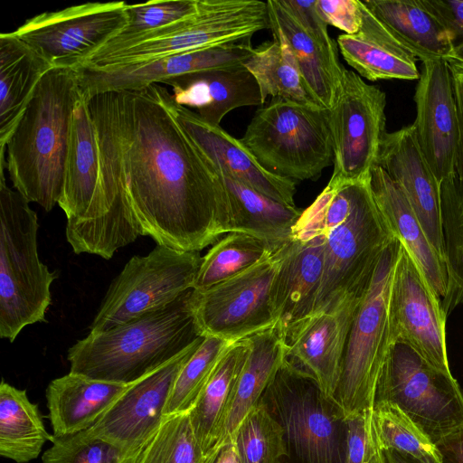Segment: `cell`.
<instances>
[{
    "mask_svg": "<svg viewBox=\"0 0 463 463\" xmlns=\"http://www.w3.org/2000/svg\"><path fill=\"white\" fill-rule=\"evenodd\" d=\"M87 104L99 179L79 253L109 260L139 236L200 251L230 232L224 184L179 122L166 88L104 92Z\"/></svg>",
    "mask_w": 463,
    "mask_h": 463,
    "instance_id": "6da1fadb",
    "label": "cell"
},
{
    "mask_svg": "<svg viewBox=\"0 0 463 463\" xmlns=\"http://www.w3.org/2000/svg\"><path fill=\"white\" fill-rule=\"evenodd\" d=\"M80 98L78 70L52 67L37 84L5 145L14 190L46 212L61 195L71 119Z\"/></svg>",
    "mask_w": 463,
    "mask_h": 463,
    "instance_id": "7a4b0ae2",
    "label": "cell"
},
{
    "mask_svg": "<svg viewBox=\"0 0 463 463\" xmlns=\"http://www.w3.org/2000/svg\"><path fill=\"white\" fill-rule=\"evenodd\" d=\"M192 291L125 324L89 333L68 350L70 372L128 385L165 364L201 337Z\"/></svg>",
    "mask_w": 463,
    "mask_h": 463,
    "instance_id": "3957f363",
    "label": "cell"
},
{
    "mask_svg": "<svg viewBox=\"0 0 463 463\" xmlns=\"http://www.w3.org/2000/svg\"><path fill=\"white\" fill-rule=\"evenodd\" d=\"M0 174V336L13 343L27 326L46 322L57 272L39 259L36 213Z\"/></svg>",
    "mask_w": 463,
    "mask_h": 463,
    "instance_id": "277c9868",
    "label": "cell"
},
{
    "mask_svg": "<svg viewBox=\"0 0 463 463\" xmlns=\"http://www.w3.org/2000/svg\"><path fill=\"white\" fill-rule=\"evenodd\" d=\"M269 172L295 183L317 180L334 161L329 109L273 99L240 139Z\"/></svg>",
    "mask_w": 463,
    "mask_h": 463,
    "instance_id": "5b68a950",
    "label": "cell"
},
{
    "mask_svg": "<svg viewBox=\"0 0 463 463\" xmlns=\"http://www.w3.org/2000/svg\"><path fill=\"white\" fill-rule=\"evenodd\" d=\"M401 247L395 238L384 249L352 321L334 398L345 417L373 409L383 366L395 344L390 298Z\"/></svg>",
    "mask_w": 463,
    "mask_h": 463,
    "instance_id": "8992f818",
    "label": "cell"
},
{
    "mask_svg": "<svg viewBox=\"0 0 463 463\" xmlns=\"http://www.w3.org/2000/svg\"><path fill=\"white\" fill-rule=\"evenodd\" d=\"M265 29H270L267 1L197 0L192 15L94 54L81 68L140 63L251 39Z\"/></svg>",
    "mask_w": 463,
    "mask_h": 463,
    "instance_id": "52a82bcc",
    "label": "cell"
},
{
    "mask_svg": "<svg viewBox=\"0 0 463 463\" xmlns=\"http://www.w3.org/2000/svg\"><path fill=\"white\" fill-rule=\"evenodd\" d=\"M260 401L298 463H345V416L310 374L286 359Z\"/></svg>",
    "mask_w": 463,
    "mask_h": 463,
    "instance_id": "ba28073f",
    "label": "cell"
},
{
    "mask_svg": "<svg viewBox=\"0 0 463 463\" xmlns=\"http://www.w3.org/2000/svg\"><path fill=\"white\" fill-rule=\"evenodd\" d=\"M393 239L373 198L370 177L361 180L349 216L326 236L324 271L313 314L362 298L382 253Z\"/></svg>",
    "mask_w": 463,
    "mask_h": 463,
    "instance_id": "9c48e42d",
    "label": "cell"
},
{
    "mask_svg": "<svg viewBox=\"0 0 463 463\" xmlns=\"http://www.w3.org/2000/svg\"><path fill=\"white\" fill-rule=\"evenodd\" d=\"M202 261L199 251L156 245L133 256L111 282L90 326L99 333L157 310L194 289Z\"/></svg>",
    "mask_w": 463,
    "mask_h": 463,
    "instance_id": "30bf717a",
    "label": "cell"
},
{
    "mask_svg": "<svg viewBox=\"0 0 463 463\" xmlns=\"http://www.w3.org/2000/svg\"><path fill=\"white\" fill-rule=\"evenodd\" d=\"M379 401L398 406L435 444L463 427V392L452 373L402 342H395L383 366Z\"/></svg>",
    "mask_w": 463,
    "mask_h": 463,
    "instance_id": "8fae6325",
    "label": "cell"
},
{
    "mask_svg": "<svg viewBox=\"0 0 463 463\" xmlns=\"http://www.w3.org/2000/svg\"><path fill=\"white\" fill-rule=\"evenodd\" d=\"M285 244L248 270L203 290L193 289L197 333L232 343L275 326L272 288Z\"/></svg>",
    "mask_w": 463,
    "mask_h": 463,
    "instance_id": "7c38bea8",
    "label": "cell"
},
{
    "mask_svg": "<svg viewBox=\"0 0 463 463\" xmlns=\"http://www.w3.org/2000/svg\"><path fill=\"white\" fill-rule=\"evenodd\" d=\"M386 95L356 72L344 68L329 109L333 142V173L328 184L370 177L386 134Z\"/></svg>",
    "mask_w": 463,
    "mask_h": 463,
    "instance_id": "4fadbf2b",
    "label": "cell"
},
{
    "mask_svg": "<svg viewBox=\"0 0 463 463\" xmlns=\"http://www.w3.org/2000/svg\"><path fill=\"white\" fill-rule=\"evenodd\" d=\"M126 5L95 2L45 12L14 33L52 67L77 70L126 25Z\"/></svg>",
    "mask_w": 463,
    "mask_h": 463,
    "instance_id": "5bb4252c",
    "label": "cell"
},
{
    "mask_svg": "<svg viewBox=\"0 0 463 463\" xmlns=\"http://www.w3.org/2000/svg\"><path fill=\"white\" fill-rule=\"evenodd\" d=\"M390 313L395 342L410 345L432 366L451 373L441 299L402 245L392 283Z\"/></svg>",
    "mask_w": 463,
    "mask_h": 463,
    "instance_id": "9a60e30c",
    "label": "cell"
},
{
    "mask_svg": "<svg viewBox=\"0 0 463 463\" xmlns=\"http://www.w3.org/2000/svg\"><path fill=\"white\" fill-rule=\"evenodd\" d=\"M203 338L199 337L171 361L128 384L87 430L126 451L140 447L162 423L175 378Z\"/></svg>",
    "mask_w": 463,
    "mask_h": 463,
    "instance_id": "2e32d148",
    "label": "cell"
},
{
    "mask_svg": "<svg viewBox=\"0 0 463 463\" xmlns=\"http://www.w3.org/2000/svg\"><path fill=\"white\" fill-rule=\"evenodd\" d=\"M253 48L247 39L140 63L80 68V97L87 101L104 92L137 90L187 73L244 64Z\"/></svg>",
    "mask_w": 463,
    "mask_h": 463,
    "instance_id": "e0dca14e",
    "label": "cell"
},
{
    "mask_svg": "<svg viewBox=\"0 0 463 463\" xmlns=\"http://www.w3.org/2000/svg\"><path fill=\"white\" fill-rule=\"evenodd\" d=\"M416 139L440 184L455 175L458 122L449 63L444 59L422 61L414 94Z\"/></svg>",
    "mask_w": 463,
    "mask_h": 463,
    "instance_id": "ac0fdd59",
    "label": "cell"
},
{
    "mask_svg": "<svg viewBox=\"0 0 463 463\" xmlns=\"http://www.w3.org/2000/svg\"><path fill=\"white\" fill-rule=\"evenodd\" d=\"M375 165L384 170L401 188L444 262L439 184L422 155L412 124L386 132Z\"/></svg>",
    "mask_w": 463,
    "mask_h": 463,
    "instance_id": "d6986e66",
    "label": "cell"
},
{
    "mask_svg": "<svg viewBox=\"0 0 463 463\" xmlns=\"http://www.w3.org/2000/svg\"><path fill=\"white\" fill-rule=\"evenodd\" d=\"M363 297L348 299L333 310L311 315L286 338L288 361L310 374L323 393L333 400L349 330Z\"/></svg>",
    "mask_w": 463,
    "mask_h": 463,
    "instance_id": "ffe728a7",
    "label": "cell"
},
{
    "mask_svg": "<svg viewBox=\"0 0 463 463\" xmlns=\"http://www.w3.org/2000/svg\"><path fill=\"white\" fill-rule=\"evenodd\" d=\"M99 179V155L87 101H77L70 130L59 206L65 213L66 239L74 251L84 233Z\"/></svg>",
    "mask_w": 463,
    "mask_h": 463,
    "instance_id": "44dd1931",
    "label": "cell"
},
{
    "mask_svg": "<svg viewBox=\"0 0 463 463\" xmlns=\"http://www.w3.org/2000/svg\"><path fill=\"white\" fill-rule=\"evenodd\" d=\"M175 110L185 131L218 170L276 201L295 205V182L267 171L240 139L221 126L205 122L175 102Z\"/></svg>",
    "mask_w": 463,
    "mask_h": 463,
    "instance_id": "7402d4cb",
    "label": "cell"
},
{
    "mask_svg": "<svg viewBox=\"0 0 463 463\" xmlns=\"http://www.w3.org/2000/svg\"><path fill=\"white\" fill-rule=\"evenodd\" d=\"M325 241L326 237H317L285 244L272 288L275 326L285 339L314 312L324 271Z\"/></svg>",
    "mask_w": 463,
    "mask_h": 463,
    "instance_id": "603a6c76",
    "label": "cell"
},
{
    "mask_svg": "<svg viewBox=\"0 0 463 463\" xmlns=\"http://www.w3.org/2000/svg\"><path fill=\"white\" fill-rule=\"evenodd\" d=\"M163 83L172 88L177 105L194 109L211 125L220 126L235 109L263 104L259 84L243 64L187 73Z\"/></svg>",
    "mask_w": 463,
    "mask_h": 463,
    "instance_id": "cb8c5ba5",
    "label": "cell"
},
{
    "mask_svg": "<svg viewBox=\"0 0 463 463\" xmlns=\"http://www.w3.org/2000/svg\"><path fill=\"white\" fill-rule=\"evenodd\" d=\"M363 19L355 34L342 33L337 46L345 61L369 80H419L411 51L363 3Z\"/></svg>",
    "mask_w": 463,
    "mask_h": 463,
    "instance_id": "d4e9b609",
    "label": "cell"
},
{
    "mask_svg": "<svg viewBox=\"0 0 463 463\" xmlns=\"http://www.w3.org/2000/svg\"><path fill=\"white\" fill-rule=\"evenodd\" d=\"M370 184L375 203L395 238L414 260L440 299L444 298L448 291L445 264L430 244L404 194L378 165L371 170Z\"/></svg>",
    "mask_w": 463,
    "mask_h": 463,
    "instance_id": "484cf974",
    "label": "cell"
},
{
    "mask_svg": "<svg viewBox=\"0 0 463 463\" xmlns=\"http://www.w3.org/2000/svg\"><path fill=\"white\" fill-rule=\"evenodd\" d=\"M270 26L284 35L296 59L301 76L316 100L329 109L343 76L337 43H326L307 32L282 4L269 0Z\"/></svg>",
    "mask_w": 463,
    "mask_h": 463,
    "instance_id": "4316f807",
    "label": "cell"
},
{
    "mask_svg": "<svg viewBox=\"0 0 463 463\" xmlns=\"http://www.w3.org/2000/svg\"><path fill=\"white\" fill-rule=\"evenodd\" d=\"M128 385L71 372L53 379L45 391L52 435L60 437L90 429Z\"/></svg>",
    "mask_w": 463,
    "mask_h": 463,
    "instance_id": "83f0119b",
    "label": "cell"
},
{
    "mask_svg": "<svg viewBox=\"0 0 463 463\" xmlns=\"http://www.w3.org/2000/svg\"><path fill=\"white\" fill-rule=\"evenodd\" d=\"M247 340L250 350L234 387L216 452L232 440L240 424L260 402L287 359L286 339L275 326Z\"/></svg>",
    "mask_w": 463,
    "mask_h": 463,
    "instance_id": "f1b7e54d",
    "label": "cell"
},
{
    "mask_svg": "<svg viewBox=\"0 0 463 463\" xmlns=\"http://www.w3.org/2000/svg\"><path fill=\"white\" fill-rule=\"evenodd\" d=\"M52 66L14 32L0 34V155L33 93Z\"/></svg>",
    "mask_w": 463,
    "mask_h": 463,
    "instance_id": "f546056e",
    "label": "cell"
},
{
    "mask_svg": "<svg viewBox=\"0 0 463 463\" xmlns=\"http://www.w3.org/2000/svg\"><path fill=\"white\" fill-rule=\"evenodd\" d=\"M217 171L228 197L230 232L248 233L277 245L291 239L302 210L276 201L230 175Z\"/></svg>",
    "mask_w": 463,
    "mask_h": 463,
    "instance_id": "4dcf8cb0",
    "label": "cell"
},
{
    "mask_svg": "<svg viewBox=\"0 0 463 463\" xmlns=\"http://www.w3.org/2000/svg\"><path fill=\"white\" fill-rule=\"evenodd\" d=\"M365 6L411 51L416 59L447 60L451 35L420 0H365Z\"/></svg>",
    "mask_w": 463,
    "mask_h": 463,
    "instance_id": "1f68e13d",
    "label": "cell"
},
{
    "mask_svg": "<svg viewBox=\"0 0 463 463\" xmlns=\"http://www.w3.org/2000/svg\"><path fill=\"white\" fill-rule=\"evenodd\" d=\"M249 350L247 338L229 346L189 411L195 437L206 457L216 453L234 387Z\"/></svg>",
    "mask_w": 463,
    "mask_h": 463,
    "instance_id": "d6a6232c",
    "label": "cell"
},
{
    "mask_svg": "<svg viewBox=\"0 0 463 463\" xmlns=\"http://www.w3.org/2000/svg\"><path fill=\"white\" fill-rule=\"evenodd\" d=\"M38 405L25 390L3 379L0 384V455L16 463L37 458L44 444L51 441Z\"/></svg>",
    "mask_w": 463,
    "mask_h": 463,
    "instance_id": "836d02e7",
    "label": "cell"
},
{
    "mask_svg": "<svg viewBox=\"0 0 463 463\" xmlns=\"http://www.w3.org/2000/svg\"><path fill=\"white\" fill-rule=\"evenodd\" d=\"M270 29L272 41L253 48L243 64L259 84L262 103L271 96L273 99L322 107L307 89L284 35L275 26H270Z\"/></svg>",
    "mask_w": 463,
    "mask_h": 463,
    "instance_id": "e575fe53",
    "label": "cell"
},
{
    "mask_svg": "<svg viewBox=\"0 0 463 463\" xmlns=\"http://www.w3.org/2000/svg\"><path fill=\"white\" fill-rule=\"evenodd\" d=\"M281 245L248 233H227L202 257L194 289L209 288L248 270Z\"/></svg>",
    "mask_w": 463,
    "mask_h": 463,
    "instance_id": "d590c367",
    "label": "cell"
},
{
    "mask_svg": "<svg viewBox=\"0 0 463 463\" xmlns=\"http://www.w3.org/2000/svg\"><path fill=\"white\" fill-rule=\"evenodd\" d=\"M444 263L448 291L441 306L448 316L463 304V180L456 175L439 184Z\"/></svg>",
    "mask_w": 463,
    "mask_h": 463,
    "instance_id": "8d00e7d4",
    "label": "cell"
},
{
    "mask_svg": "<svg viewBox=\"0 0 463 463\" xmlns=\"http://www.w3.org/2000/svg\"><path fill=\"white\" fill-rule=\"evenodd\" d=\"M372 419L381 450L396 451L420 463H442L436 444L395 404L375 402Z\"/></svg>",
    "mask_w": 463,
    "mask_h": 463,
    "instance_id": "74e56055",
    "label": "cell"
},
{
    "mask_svg": "<svg viewBox=\"0 0 463 463\" xmlns=\"http://www.w3.org/2000/svg\"><path fill=\"white\" fill-rule=\"evenodd\" d=\"M213 457L203 453L186 412L165 416L157 430L133 452L131 463H210Z\"/></svg>",
    "mask_w": 463,
    "mask_h": 463,
    "instance_id": "f35d334b",
    "label": "cell"
},
{
    "mask_svg": "<svg viewBox=\"0 0 463 463\" xmlns=\"http://www.w3.org/2000/svg\"><path fill=\"white\" fill-rule=\"evenodd\" d=\"M232 440L241 463H280L288 456L283 430L262 401L245 417Z\"/></svg>",
    "mask_w": 463,
    "mask_h": 463,
    "instance_id": "ab89813d",
    "label": "cell"
},
{
    "mask_svg": "<svg viewBox=\"0 0 463 463\" xmlns=\"http://www.w3.org/2000/svg\"><path fill=\"white\" fill-rule=\"evenodd\" d=\"M232 344L215 336L203 338L176 376L165 416L186 413L194 408L219 360Z\"/></svg>",
    "mask_w": 463,
    "mask_h": 463,
    "instance_id": "60d3db41",
    "label": "cell"
},
{
    "mask_svg": "<svg viewBox=\"0 0 463 463\" xmlns=\"http://www.w3.org/2000/svg\"><path fill=\"white\" fill-rule=\"evenodd\" d=\"M360 181L327 184L315 201L302 211L290 240L307 241L326 237L345 222L353 209Z\"/></svg>",
    "mask_w": 463,
    "mask_h": 463,
    "instance_id": "b9f144b4",
    "label": "cell"
},
{
    "mask_svg": "<svg viewBox=\"0 0 463 463\" xmlns=\"http://www.w3.org/2000/svg\"><path fill=\"white\" fill-rule=\"evenodd\" d=\"M197 10V0L149 1L128 5L125 12L127 24L94 54L109 52L140 35L184 19ZM93 54V55H94Z\"/></svg>",
    "mask_w": 463,
    "mask_h": 463,
    "instance_id": "7bdbcfd3",
    "label": "cell"
},
{
    "mask_svg": "<svg viewBox=\"0 0 463 463\" xmlns=\"http://www.w3.org/2000/svg\"><path fill=\"white\" fill-rule=\"evenodd\" d=\"M42 463H124L132 451L90 434L87 430L52 437ZM134 451V450H133Z\"/></svg>",
    "mask_w": 463,
    "mask_h": 463,
    "instance_id": "ee69618b",
    "label": "cell"
},
{
    "mask_svg": "<svg viewBox=\"0 0 463 463\" xmlns=\"http://www.w3.org/2000/svg\"><path fill=\"white\" fill-rule=\"evenodd\" d=\"M372 410L345 417V463H366L378 447L373 426Z\"/></svg>",
    "mask_w": 463,
    "mask_h": 463,
    "instance_id": "f6af8a7d",
    "label": "cell"
},
{
    "mask_svg": "<svg viewBox=\"0 0 463 463\" xmlns=\"http://www.w3.org/2000/svg\"><path fill=\"white\" fill-rule=\"evenodd\" d=\"M317 8L327 25H333L345 34L359 32L363 19L360 0H317Z\"/></svg>",
    "mask_w": 463,
    "mask_h": 463,
    "instance_id": "bcb514c9",
    "label": "cell"
},
{
    "mask_svg": "<svg viewBox=\"0 0 463 463\" xmlns=\"http://www.w3.org/2000/svg\"><path fill=\"white\" fill-rule=\"evenodd\" d=\"M451 35L454 45L463 43V0H420Z\"/></svg>",
    "mask_w": 463,
    "mask_h": 463,
    "instance_id": "7dc6e473",
    "label": "cell"
},
{
    "mask_svg": "<svg viewBox=\"0 0 463 463\" xmlns=\"http://www.w3.org/2000/svg\"><path fill=\"white\" fill-rule=\"evenodd\" d=\"M281 2L307 32L324 43H335L329 35L327 24L317 11V0H281Z\"/></svg>",
    "mask_w": 463,
    "mask_h": 463,
    "instance_id": "c3c4849f",
    "label": "cell"
},
{
    "mask_svg": "<svg viewBox=\"0 0 463 463\" xmlns=\"http://www.w3.org/2000/svg\"><path fill=\"white\" fill-rule=\"evenodd\" d=\"M451 73L458 122V143L455 162V175L463 180V65L448 61Z\"/></svg>",
    "mask_w": 463,
    "mask_h": 463,
    "instance_id": "681fc988",
    "label": "cell"
},
{
    "mask_svg": "<svg viewBox=\"0 0 463 463\" xmlns=\"http://www.w3.org/2000/svg\"><path fill=\"white\" fill-rule=\"evenodd\" d=\"M442 463H463V427L436 443Z\"/></svg>",
    "mask_w": 463,
    "mask_h": 463,
    "instance_id": "f907efd6",
    "label": "cell"
},
{
    "mask_svg": "<svg viewBox=\"0 0 463 463\" xmlns=\"http://www.w3.org/2000/svg\"><path fill=\"white\" fill-rule=\"evenodd\" d=\"M210 463H241L233 440L223 445Z\"/></svg>",
    "mask_w": 463,
    "mask_h": 463,
    "instance_id": "816d5d0a",
    "label": "cell"
},
{
    "mask_svg": "<svg viewBox=\"0 0 463 463\" xmlns=\"http://www.w3.org/2000/svg\"><path fill=\"white\" fill-rule=\"evenodd\" d=\"M385 463H420V461L392 450H382Z\"/></svg>",
    "mask_w": 463,
    "mask_h": 463,
    "instance_id": "f5cc1de1",
    "label": "cell"
},
{
    "mask_svg": "<svg viewBox=\"0 0 463 463\" xmlns=\"http://www.w3.org/2000/svg\"><path fill=\"white\" fill-rule=\"evenodd\" d=\"M446 61H454L463 65V43H457L453 46V49Z\"/></svg>",
    "mask_w": 463,
    "mask_h": 463,
    "instance_id": "db71d44e",
    "label": "cell"
},
{
    "mask_svg": "<svg viewBox=\"0 0 463 463\" xmlns=\"http://www.w3.org/2000/svg\"><path fill=\"white\" fill-rule=\"evenodd\" d=\"M366 463H385L383 453L380 449L379 446L376 448Z\"/></svg>",
    "mask_w": 463,
    "mask_h": 463,
    "instance_id": "11a10c76",
    "label": "cell"
},
{
    "mask_svg": "<svg viewBox=\"0 0 463 463\" xmlns=\"http://www.w3.org/2000/svg\"><path fill=\"white\" fill-rule=\"evenodd\" d=\"M135 450H136V449H135ZM135 450H134V451H135ZM134 451H132V452H131V453L127 457V458L125 459L124 463H131V458H132V455H133V452H134Z\"/></svg>",
    "mask_w": 463,
    "mask_h": 463,
    "instance_id": "9f6ffc18",
    "label": "cell"
}]
</instances>
